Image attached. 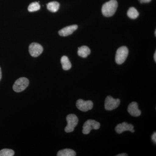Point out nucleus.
<instances>
[{"mask_svg":"<svg viewBox=\"0 0 156 156\" xmlns=\"http://www.w3.org/2000/svg\"><path fill=\"white\" fill-rule=\"evenodd\" d=\"M118 6L116 0H110L105 3L101 9L102 14L106 17H112L115 13Z\"/></svg>","mask_w":156,"mask_h":156,"instance_id":"obj_1","label":"nucleus"},{"mask_svg":"<svg viewBox=\"0 0 156 156\" xmlns=\"http://www.w3.org/2000/svg\"><path fill=\"white\" fill-rule=\"evenodd\" d=\"M128 50L125 46L120 47L117 50L115 56L116 62L118 64H122L128 57Z\"/></svg>","mask_w":156,"mask_h":156,"instance_id":"obj_2","label":"nucleus"},{"mask_svg":"<svg viewBox=\"0 0 156 156\" xmlns=\"http://www.w3.org/2000/svg\"><path fill=\"white\" fill-rule=\"evenodd\" d=\"M29 84V81L27 78L21 77L17 79L13 85V89L14 91L17 92H22L25 90Z\"/></svg>","mask_w":156,"mask_h":156,"instance_id":"obj_3","label":"nucleus"},{"mask_svg":"<svg viewBox=\"0 0 156 156\" xmlns=\"http://www.w3.org/2000/svg\"><path fill=\"white\" fill-rule=\"evenodd\" d=\"M67 125L65 128V131L66 133L73 132L74 128L77 125L79 120L77 117L74 114H69L66 117Z\"/></svg>","mask_w":156,"mask_h":156,"instance_id":"obj_4","label":"nucleus"},{"mask_svg":"<svg viewBox=\"0 0 156 156\" xmlns=\"http://www.w3.org/2000/svg\"><path fill=\"white\" fill-rule=\"evenodd\" d=\"M100 123L95 120L89 119L85 122L83 126V133L85 134H88L90 133L92 129L97 130L100 128Z\"/></svg>","mask_w":156,"mask_h":156,"instance_id":"obj_5","label":"nucleus"},{"mask_svg":"<svg viewBox=\"0 0 156 156\" xmlns=\"http://www.w3.org/2000/svg\"><path fill=\"white\" fill-rule=\"evenodd\" d=\"M120 104V100L119 98L115 99L112 96L106 97L105 102V108L108 111H112L118 107Z\"/></svg>","mask_w":156,"mask_h":156,"instance_id":"obj_6","label":"nucleus"},{"mask_svg":"<svg viewBox=\"0 0 156 156\" xmlns=\"http://www.w3.org/2000/svg\"><path fill=\"white\" fill-rule=\"evenodd\" d=\"M78 109L82 112H86L92 109L93 108V104L91 101H84L82 99H79L76 104Z\"/></svg>","mask_w":156,"mask_h":156,"instance_id":"obj_7","label":"nucleus"},{"mask_svg":"<svg viewBox=\"0 0 156 156\" xmlns=\"http://www.w3.org/2000/svg\"><path fill=\"white\" fill-rule=\"evenodd\" d=\"M29 51L31 56L34 57H37L40 56L43 51V47L37 43H33L30 45Z\"/></svg>","mask_w":156,"mask_h":156,"instance_id":"obj_8","label":"nucleus"},{"mask_svg":"<svg viewBox=\"0 0 156 156\" xmlns=\"http://www.w3.org/2000/svg\"><path fill=\"white\" fill-rule=\"evenodd\" d=\"M115 131L118 134H121L126 131H130L133 133L134 132V126L132 124L124 122L117 125L115 128Z\"/></svg>","mask_w":156,"mask_h":156,"instance_id":"obj_9","label":"nucleus"},{"mask_svg":"<svg viewBox=\"0 0 156 156\" xmlns=\"http://www.w3.org/2000/svg\"><path fill=\"white\" fill-rule=\"evenodd\" d=\"M128 111L133 116L138 117L141 115V111L138 108V105L136 102L134 101L131 102L129 105Z\"/></svg>","mask_w":156,"mask_h":156,"instance_id":"obj_10","label":"nucleus"},{"mask_svg":"<svg viewBox=\"0 0 156 156\" xmlns=\"http://www.w3.org/2000/svg\"><path fill=\"white\" fill-rule=\"evenodd\" d=\"M77 28L78 26L77 25L69 26L60 30L58 31V34L61 36H68L72 34Z\"/></svg>","mask_w":156,"mask_h":156,"instance_id":"obj_11","label":"nucleus"},{"mask_svg":"<svg viewBox=\"0 0 156 156\" xmlns=\"http://www.w3.org/2000/svg\"><path fill=\"white\" fill-rule=\"evenodd\" d=\"M91 53V50L88 47L83 46L78 48V54L83 58H86Z\"/></svg>","mask_w":156,"mask_h":156,"instance_id":"obj_12","label":"nucleus"},{"mask_svg":"<svg viewBox=\"0 0 156 156\" xmlns=\"http://www.w3.org/2000/svg\"><path fill=\"white\" fill-rule=\"evenodd\" d=\"M61 63L62 69L64 70H68L71 68V63L67 56H64L62 57Z\"/></svg>","mask_w":156,"mask_h":156,"instance_id":"obj_13","label":"nucleus"},{"mask_svg":"<svg viewBox=\"0 0 156 156\" xmlns=\"http://www.w3.org/2000/svg\"><path fill=\"white\" fill-rule=\"evenodd\" d=\"M76 153L74 151L70 149H65L58 151L57 156H75Z\"/></svg>","mask_w":156,"mask_h":156,"instance_id":"obj_14","label":"nucleus"},{"mask_svg":"<svg viewBox=\"0 0 156 156\" xmlns=\"http://www.w3.org/2000/svg\"><path fill=\"white\" fill-rule=\"evenodd\" d=\"M59 3L57 2H52L47 4V9L52 12H56L59 8Z\"/></svg>","mask_w":156,"mask_h":156,"instance_id":"obj_15","label":"nucleus"},{"mask_svg":"<svg viewBox=\"0 0 156 156\" xmlns=\"http://www.w3.org/2000/svg\"><path fill=\"white\" fill-rule=\"evenodd\" d=\"M127 15L129 18L132 19H135L138 17L139 14L136 9L134 7H131L128 10Z\"/></svg>","mask_w":156,"mask_h":156,"instance_id":"obj_16","label":"nucleus"},{"mask_svg":"<svg viewBox=\"0 0 156 156\" xmlns=\"http://www.w3.org/2000/svg\"><path fill=\"white\" fill-rule=\"evenodd\" d=\"M41 8L40 4L37 2L31 3L28 7V10L30 12H34L38 11Z\"/></svg>","mask_w":156,"mask_h":156,"instance_id":"obj_17","label":"nucleus"},{"mask_svg":"<svg viewBox=\"0 0 156 156\" xmlns=\"http://www.w3.org/2000/svg\"><path fill=\"white\" fill-rule=\"evenodd\" d=\"M14 154V151L9 149H4L0 151V156H13Z\"/></svg>","mask_w":156,"mask_h":156,"instance_id":"obj_18","label":"nucleus"},{"mask_svg":"<svg viewBox=\"0 0 156 156\" xmlns=\"http://www.w3.org/2000/svg\"><path fill=\"white\" fill-rule=\"evenodd\" d=\"M152 140L153 142L154 143L156 144V132H154L152 136H151Z\"/></svg>","mask_w":156,"mask_h":156,"instance_id":"obj_19","label":"nucleus"},{"mask_svg":"<svg viewBox=\"0 0 156 156\" xmlns=\"http://www.w3.org/2000/svg\"><path fill=\"white\" fill-rule=\"evenodd\" d=\"M151 0H140V2L141 3H149L151 2Z\"/></svg>","mask_w":156,"mask_h":156,"instance_id":"obj_20","label":"nucleus"},{"mask_svg":"<svg viewBox=\"0 0 156 156\" xmlns=\"http://www.w3.org/2000/svg\"><path fill=\"white\" fill-rule=\"evenodd\" d=\"M128 156V155H127V154H125V153L119 154L117 155V156Z\"/></svg>","mask_w":156,"mask_h":156,"instance_id":"obj_21","label":"nucleus"},{"mask_svg":"<svg viewBox=\"0 0 156 156\" xmlns=\"http://www.w3.org/2000/svg\"><path fill=\"white\" fill-rule=\"evenodd\" d=\"M2 70H1V67H0V81L1 80V79H2Z\"/></svg>","mask_w":156,"mask_h":156,"instance_id":"obj_22","label":"nucleus"},{"mask_svg":"<svg viewBox=\"0 0 156 156\" xmlns=\"http://www.w3.org/2000/svg\"><path fill=\"white\" fill-rule=\"evenodd\" d=\"M154 59L155 62H156V52H155L154 55Z\"/></svg>","mask_w":156,"mask_h":156,"instance_id":"obj_23","label":"nucleus"},{"mask_svg":"<svg viewBox=\"0 0 156 156\" xmlns=\"http://www.w3.org/2000/svg\"><path fill=\"white\" fill-rule=\"evenodd\" d=\"M155 36H156V30H155Z\"/></svg>","mask_w":156,"mask_h":156,"instance_id":"obj_24","label":"nucleus"}]
</instances>
